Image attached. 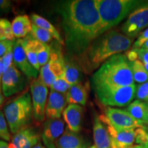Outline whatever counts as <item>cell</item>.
Listing matches in <instances>:
<instances>
[{
	"instance_id": "obj_1",
	"label": "cell",
	"mask_w": 148,
	"mask_h": 148,
	"mask_svg": "<svg viewBox=\"0 0 148 148\" xmlns=\"http://www.w3.org/2000/svg\"><path fill=\"white\" fill-rule=\"evenodd\" d=\"M68 53L81 56L92 42L99 36L100 17L97 0H67L57 3Z\"/></svg>"
},
{
	"instance_id": "obj_2",
	"label": "cell",
	"mask_w": 148,
	"mask_h": 148,
	"mask_svg": "<svg viewBox=\"0 0 148 148\" xmlns=\"http://www.w3.org/2000/svg\"><path fill=\"white\" fill-rule=\"evenodd\" d=\"M132 39L116 30H110L96 38L84 53L77 59L81 69L90 73L114 55L126 51Z\"/></svg>"
},
{
	"instance_id": "obj_3",
	"label": "cell",
	"mask_w": 148,
	"mask_h": 148,
	"mask_svg": "<svg viewBox=\"0 0 148 148\" xmlns=\"http://www.w3.org/2000/svg\"><path fill=\"white\" fill-rule=\"evenodd\" d=\"M133 84L134 80L131 62L123 53L114 55L105 61L91 77V85L94 91Z\"/></svg>"
},
{
	"instance_id": "obj_4",
	"label": "cell",
	"mask_w": 148,
	"mask_h": 148,
	"mask_svg": "<svg viewBox=\"0 0 148 148\" xmlns=\"http://www.w3.org/2000/svg\"><path fill=\"white\" fill-rule=\"evenodd\" d=\"M145 2L140 0H97L100 17L99 36L110 30Z\"/></svg>"
},
{
	"instance_id": "obj_5",
	"label": "cell",
	"mask_w": 148,
	"mask_h": 148,
	"mask_svg": "<svg viewBox=\"0 0 148 148\" xmlns=\"http://www.w3.org/2000/svg\"><path fill=\"white\" fill-rule=\"evenodd\" d=\"M3 114L9 129L13 134L28 127L34 116L30 94L25 92L7 103L3 108Z\"/></svg>"
},
{
	"instance_id": "obj_6",
	"label": "cell",
	"mask_w": 148,
	"mask_h": 148,
	"mask_svg": "<svg viewBox=\"0 0 148 148\" xmlns=\"http://www.w3.org/2000/svg\"><path fill=\"white\" fill-rule=\"evenodd\" d=\"M136 84L123 87L95 90L97 98L106 106H126L136 96Z\"/></svg>"
},
{
	"instance_id": "obj_7",
	"label": "cell",
	"mask_w": 148,
	"mask_h": 148,
	"mask_svg": "<svg viewBox=\"0 0 148 148\" xmlns=\"http://www.w3.org/2000/svg\"><path fill=\"white\" fill-rule=\"evenodd\" d=\"M64 56L60 46L54 44L51 47V55L47 63L40 67L39 77L47 87L63 74Z\"/></svg>"
},
{
	"instance_id": "obj_8",
	"label": "cell",
	"mask_w": 148,
	"mask_h": 148,
	"mask_svg": "<svg viewBox=\"0 0 148 148\" xmlns=\"http://www.w3.org/2000/svg\"><path fill=\"white\" fill-rule=\"evenodd\" d=\"M148 26V1L133 11L123 24L121 30L123 34L134 39L142 30Z\"/></svg>"
},
{
	"instance_id": "obj_9",
	"label": "cell",
	"mask_w": 148,
	"mask_h": 148,
	"mask_svg": "<svg viewBox=\"0 0 148 148\" xmlns=\"http://www.w3.org/2000/svg\"><path fill=\"white\" fill-rule=\"evenodd\" d=\"M101 121L108 122L112 126L119 129L144 128L143 123L134 119L126 110L108 108L105 111V115L99 116Z\"/></svg>"
},
{
	"instance_id": "obj_10",
	"label": "cell",
	"mask_w": 148,
	"mask_h": 148,
	"mask_svg": "<svg viewBox=\"0 0 148 148\" xmlns=\"http://www.w3.org/2000/svg\"><path fill=\"white\" fill-rule=\"evenodd\" d=\"M34 118L38 122L43 121L45 119V110L48 99V87L38 76L33 79L30 85Z\"/></svg>"
},
{
	"instance_id": "obj_11",
	"label": "cell",
	"mask_w": 148,
	"mask_h": 148,
	"mask_svg": "<svg viewBox=\"0 0 148 148\" xmlns=\"http://www.w3.org/2000/svg\"><path fill=\"white\" fill-rule=\"evenodd\" d=\"M26 84V76L16 67L14 62L1 77V89L3 96L6 97L21 92Z\"/></svg>"
},
{
	"instance_id": "obj_12",
	"label": "cell",
	"mask_w": 148,
	"mask_h": 148,
	"mask_svg": "<svg viewBox=\"0 0 148 148\" xmlns=\"http://www.w3.org/2000/svg\"><path fill=\"white\" fill-rule=\"evenodd\" d=\"M101 121L106 125L107 130L110 138L111 148H130L132 147L136 137L134 129H119L112 126L106 121Z\"/></svg>"
},
{
	"instance_id": "obj_13",
	"label": "cell",
	"mask_w": 148,
	"mask_h": 148,
	"mask_svg": "<svg viewBox=\"0 0 148 148\" xmlns=\"http://www.w3.org/2000/svg\"><path fill=\"white\" fill-rule=\"evenodd\" d=\"M62 119H47L44 123L41 134L42 143L47 148H56L57 140L65 130Z\"/></svg>"
},
{
	"instance_id": "obj_14",
	"label": "cell",
	"mask_w": 148,
	"mask_h": 148,
	"mask_svg": "<svg viewBox=\"0 0 148 148\" xmlns=\"http://www.w3.org/2000/svg\"><path fill=\"white\" fill-rule=\"evenodd\" d=\"M13 62L16 67L28 79L38 78L39 71L31 64L21 45L20 39L14 40L13 46Z\"/></svg>"
},
{
	"instance_id": "obj_15",
	"label": "cell",
	"mask_w": 148,
	"mask_h": 148,
	"mask_svg": "<svg viewBox=\"0 0 148 148\" xmlns=\"http://www.w3.org/2000/svg\"><path fill=\"white\" fill-rule=\"evenodd\" d=\"M66 95L50 90L45 110L47 119H60L64 109L67 106Z\"/></svg>"
},
{
	"instance_id": "obj_16",
	"label": "cell",
	"mask_w": 148,
	"mask_h": 148,
	"mask_svg": "<svg viewBox=\"0 0 148 148\" xmlns=\"http://www.w3.org/2000/svg\"><path fill=\"white\" fill-rule=\"evenodd\" d=\"M40 137L32 127H25L15 133L12 136L10 148H33L38 145Z\"/></svg>"
},
{
	"instance_id": "obj_17",
	"label": "cell",
	"mask_w": 148,
	"mask_h": 148,
	"mask_svg": "<svg viewBox=\"0 0 148 148\" xmlns=\"http://www.w3.org/2000/svg\"><path fill=\"white\" fill-rule=\"evenodd\" d=\"M84 108L77 104H69L64 109L62 116L67 124V127L72 132L78 133L82 127Z\"/></svg>"
},
{
	"instance_id": "obj_18",
	"label": "cell",
	"mask_w": 148,
	"mask_h": 148,
	"mask_svg": "<svg viewBox=\"0 0 148 148\" xmlns=\"http://www.w3.org/2000/svg\"><path fill=\"white\" fill-rule=\"evenodd\" d=\"M88 146V143L83 136L67 127L56 143V148H87Z\"/></svg>"
},
{
	"instance_id": "obj_19",
	"label": "cell",
	"mask_w": 148,
	"mask_h": 148,
	"mask_svg": "<svg viewBox=\"0 0 148 148\" xmlns=\"http://www.w3.org/2000/svg\"><path fill=\"white\" fill-rule=\"evenodd\" d=\"M87 99V86L82 84L81 82L71 85L66 94L67 105L77 104L80 106H85Z\"/></svg>"
},
{
	"instance_id": "obj_20",
	"label": "cell",
	"mask_w": 148,
	"mask_h": 148,
	"mask_svg": "<svg viewBox=\"0 0 148 148\" xmlns=\"http://www.w3.org/2000/svg\"><path fill=\"white\" fill-rule=\"evenodd\" d=\"M93 138L97 148H111L110 138L104 123L99 116H95L93 121Z\"/></svg>"
},
{
	"instance_id": "obj_21",
	"label": "cell",
	"mask_w": 148,
	"mask_h": 148,
	"mask_svg": "<svg viewBox=\"0 0 148 148\" xmlns=\"http://www.w3.org/2000/svg\"><path fill=\"white\" fill-rule=\"evenodd\" d=\"M82 69L75 60L69 56H64V64L63 77L66 81L71 85L80 82Z\"/></svg>"
},
{
	"instance_id": "obj_22",
	"label": "cell",
	"mask_w": 148,
	"mask_h": 148,
	"mask_svg": "<svg viewBox=\"0 0 148 148\" xmlns=\"http://www.w3.org/2000/svg\"><path fill=\"white\" fill-rule=\"evenodd\" d=\"M11 23L12 32L15 38L21 39V38L27 36L32 31V23L26 14L16 16Z\"/></svg>"
},
{
	"instance_id": "obj_23",
	"label": "cell",
	"mask_w": 148,
	"mask_h": 148,
	"mask_svg": "<svg viewBox=\"0 0 148 148\" xmlns=\"http://www.w3.org/2000/svg\"><path fill=\"white\" fill-rule=\"evenodd\" d=\"M126 110L134 119L143 123L145 126L148 114V103L137 99L128 105Z\"/></svg>"
},
{
	"instance_id": "obj_24",
	"label": "cell",
	"mask_w": 148,
	"mask_h": 148,
	"mask_svg": "<svg viewBox=\"0 0 148 148\" xmlns=\"http://www.w3.org/2000/svg\"><path fill=\"white\" fill-rule=\"evenodd\" d=\"M31 20H32L33 24H34L35 25L50 33L53 38L57 40V42H58L61 45H64V40L60 36V33L49 21L36 14H32Z\"/></svg>"
},
{
	"instance_id": "obj_25",
	"label": "cell",
	"mask_w": 148,
	"mask_h": 148,
	"mask_svg": "<svg viewBox=\"0 0 148 148\" xmlns=\"http://www.w3.org/2000/svg\"><path fill=\"white\" fill-rule=\"evenodd\" d=\"M20 40L29 62L37 71L40 72V66L37 59L36 48H35V39L31 36L27 38H22Z\"/></svg>"
},
{
	"instance_id": "obj_26",
	"label": "cell",
	"mask_w": 148,
	"mask_h": 148,
	"mask_svg": "<svg viewBox=\"0 0 148 148\" xmlns=\"http://www.w3.org/2000/svg\"><path fill=\"white\" fill-rule=\"evenodd\" d=\"M35 48L38 64L40 67L47 63L51 55V46L35 39Z\"/></svg>"
},
{
	"instance_id": "obj_27",
	"label": "cell",
	"mask_w": 148,
	"mask_h": 148,
	"mask_svg": "<svg viewBox=\"0 0 148 148\" xmlns=\"http://www.w3.org/2000/svg\"><path fill=\"white\" fill-rule=\"evenodd\" d=\"M131 69L133 78L136 82L142 84L148 81V71L145 69L143 62L139 60L131 62Z\"/></svg>"
},
{
	"instance_id": "obj_28",
	"label": "cell",
	"mask_w": 148,
	"mask_h": 148,
	"mask_svg": "<svg viewBox=\"0 0 148 148\" xmlns=\"http://www.w3.org/2000/svg\"><path fill=\"white\" fill-rule=\"evenodd\" d=\"M14 37L12 29V23L6 18L0 19V40H8L14 41Z\"/></svg>"
},
{
	"instance_id": "obj_29",
	"label": "cell",
	"mask_w": 148,
	"mask_h": 148,
	"mask_svg": "<svg viewBox=\"0 0 148 148\" xmlns=\"http://www.w3.org/2000/svg\"><path fill=\"white\" fill-rule=\"evenodd\" d=\"M31 36L38 41L47 43L51 41L53 37L49 32L45 29L40 28L32 23V29L31 31Z\"/></svg>"
},
{
	"instance_id": "obj_30",
	"label": "cell",
	"mask_w": 148,
	"mask_h": 148,
	"mask_svg": "<svg viewBox=\"0 0 148 148\" xmlns=\"http://www.w3.org/2000/svg\"><path fill=\"white\" fill-rule=\"evenodd\" d=\"M70 86H71V85L66 82L63 75H62L53 82L52 85L50 86V89L66 95V92L69 89Z\"/></svg>"
},
{
	"instance_id": "obj_31",
	"label": "cell",
	"mask_w": 148,
	"mask_h": 148,
	"mask_svg": "<svg viewBox=\"0 0 148 148\" xmlns=\"http://www.w3.org/2000/svg\"><path fill=\"white\" fill-rule=\"evenodd\" d=\"M0 139L9 141L10 140V134L9 132L6 119L3 112L0 111Z\"/></svg>"
},
{
	"instance_id": "obj_32",
	"label": "cell",
	"mask_w": 148,
	"mask_h": 148,
	"mask_svg": "<svg viewBox=\"0 0 148 148\" xmlns=\"http://www.w3.org/2000/svg\"><path fill=\"white\" fill-rule=\"evenodd\" d=\"M138 100L148 103V81L136 86V96Z\"/></svg>"
},
{
	"instance_id": "obj_33",
	"label": "cell",
	"mask_w": 148,
	"mask_h": 148,
	"mask_svg": "<svg viewBox=\"0 0 148 148\" xmlns=\"http://www.w3.org/2000/svg\"><path fill=\"white\" fill-rule=\"evenodd\" d=\"M136 137L135 142L138 145H146L147 142V134L148 133L144 128H137L135 130Z\"/></svg>"
},
{
	"instance_id": "obj_34",
	"label": "cell",
	"mask_w": 148,
	"mask_h": 148,
	"mask_svg": "<svg viewBox=\"0 0 148 148\" xmlns=\"http://www.w3.org/2000/svg\"><path fill=\"white\" fill-rule=\"evenodd\" d=\"M1 63L2 65L3 73H4L13 63V49L10 50L3 57H1Z\"/></svg>"
},
{
	"instance_id": "obj_35",
	"label": "cell",
	"mask_w": 148,
	"mask_h": 148,
	"mask_svg": "<svg viewBox=\"0 0 148 148\" xmlns=\"http://www.w3.org/2000/svg\"><path fill=\"white\" fill-rule=\"evenodd\" d=\"M14 41L8 40H0V58L13 49Z\"/></svg>"
},
{
	"instance_id": "obj_36",
	"label": "cell",
	"mask_w": 148,
	"mask_h": 148,
	"mask_svg": "<svg viewBox=\"0 0 148 148\" xmlns=\"http://www.w3.org/2000/svg\"><path fill=\"white\" fill-rule=\"evenodd\" d=\"M148 40V27L138 36L137 39L134 42L132 49H140Z\"/></svg>"
},
{
	"instance_id": "obj_37",
	"label": "cell",
	"mask_w": 148,
	"mask_h": 148,
	"mask_svg": "<svg viewBox=\"0 0 148 148\" xmlns=\"http://www.w3.org/2000/svg\"><path fill=\"white\" fill-rule=\"evenodd\" d=\"M138 54V58L140 62L143 64H148V50L147 49L140 48V49H135Z\"/></svg>"
},
{
	"instance_id": "obj_38",
	"label": "cell",
	"mask_w": 148,
	"mask_h": 148,
	"mask_svg": "<svg viewBox=\"0 0 148 148\" xmlns=\"http://www.w3.org/2000/svg\"><path fill=\"white\" fill-rule=\"evenodd\" d=\"M12 8V1L8 0H0V12H8Z\"/></svg>"
},
{
	"instance_id": "obj_39",
	"label": "cell",
	"mask_w": 148,
	"mask_h": 148,
	"mask_svg": "<svg viewBox=\"0 0 148 148\" xmlns=\"http://www.w3.org/2000/svg\"><path fill=\"white\" fill-rule=\"evenodd\" d=\"M125 56H126L127 58L128 59L130 62H134V61L136 60L138 58V54L136 53V51L135 49H132L131 50L127 51L126 53H125Z\"/></svg>"
},
{
	"instance_id": "obj_40",
	"label": "cell",
	"mask_w": 148,
	"mask_h": 148,
	"mask_svg": "<svg viewBox=\"0 0 148 148\" xmlns=\"http://www.w3.org/2000/svg\"><path fill=\"white\" fill-rule=\"evenodd\" d=\"M0 148H10V144L3 140H0Z\"/></svg>"
},
{
	"instance_id": "obj_41",
	"label": "cell",
	"mask_w": 148,
	"mask_h": 148,
	"mask_svg": "<svg viewBox=\"0 0 148 148\" xmlns=\"http://www.w3.org/2000/svg\"><path fill=\"white\" fill-rule=\"evenodd\" d=\"M3 95L2 92V89H1V86L0 84V106H1V104L3 103Z\"/></svg>"
},
{
	"instance_id": "obj_42",
	"label": "cell",
	"mask_w": 148,
	"mask_h": 148,
	"mask_svg": "<svg viewBox=\"0 0 148 148\" xmlns=\"http://www.w3.org/2000/svg\"><path fill=\"white\" fill-rule=\"evenodd\" d=\"M135 148H148L147 146L146 145H134Z\"/></svg>"
},
{
	"instance_id": "obj_43",
	"label": "cell",
	"mask_w": 148,
	"mask_h": 148,
	"mask_svg": "<svg viewBox=\"0 0 148 148\" xmlns=\"http://www.w3.org/2000/svg\"><path fill=\"white\" fill-rule=\"evenodd\" d=\"M141 48H143V49H147V50H148V40H147V42H145V44H144V45H143V46H142Z\"/></svg>"
},
{
	"instance_id": "obj_44",
	"label": "cell",
	"mask_w": 148,
	"mask_h": 148,
	"mask_svg": "<svg viewBox=\"0 0 148 148\" xmlns=\"http://www.w3.org/2000/svg\"><path fill=\"white\" fill-rule=\"evenodd\" d=\"M33 148H47L46 147H45V146L40 145V144H38V145H36V146H34V147Z\"/></svg>"
},
{
	"instance_id": "obj_45",
	"label": "cell",
	"mask_w": 148,
	"mask_h": 148,
	"mask_svg": "<svg viewBox=\"0 0 148 148\" xmlns=\"http://www.w3.org/2000/svg\"><path fill=\"white\" fill-rule=\"evenodd\" d=\"M144 64V66H145V69H147V71H148V64Z\"/></svg>"
},
{
	"instance_id": "obj_46",
	"label": "cell",
	"mask_w": 148,
	"mask_h": 148,
	"mask_svg": "<svg viewBox=\"0 0 148 148\" xmlns=\"http://www.w3.org/2000/svg\"><path fill=\"white\" fill-rule=\"evenodd\" d=\"M88 148H97V147H95V145H91V146H90V147H88Z\"/></svg>"
},
{
	"instance_id": "obj_47",
	"label": "cell",
	"mask_w": 148,
	"mask_h": 148,
	"mask_svg": "<svg viewBox=\"0 0 148 148\" xmlns=\"http://www.w3.org/2000/svg\"><path fill=\"white\" fill-rule=\"evenodd\" d=\"M146 126H148V114H147V123H146V125H145V127H146Z\"/></svg>"
},
{
	"instance_id": "obj_48",
	"label": "cell",
	"mask_w": 148,
	"mask_h": 148,
	"mask_svg": "<svg viewBox=\"0 0 148 148\" xmlns=\"http://www.w3.org/2000/svg\"><path fill=\"white\" fill-rule=\"evenodd\" d=\"M144 129H145V130L148 131V126H146V127H144Z\"/></svg>"
},
{
	"instance_id": "obj_49",
	"label": "cell",
	"mask_w": 148,
	"mask_h": 148,
	"mask_svg": "<svg viewBox=\"0 0 148 148\" xmlns=\"http://www.w3.org/2000/svg\"><path fill=\"white\" fill-rule=\"evenodd\" d=\"M146 146H147L148 147V134H147V144H146Z\"/></svg>"
},
{
	"instance_id": "obj_50",
	"label": "cell",
	"mask_w": 148,
	"mask_h": 148,
	"mask_svg": "<svg viewBox=\"0 0 148 148\" xmlns=\"http://www.w3.org/2000/svg\"><path fill=\"white\" fill-rule=\"evenodd\" d=\"M130 148H135V147H134V145H133L132 147H130Z\"/></svg>"
}]
</instances>
